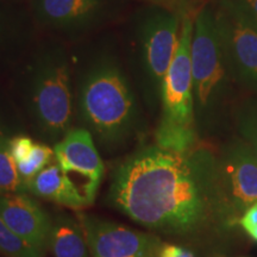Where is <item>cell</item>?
<instances>
[{"mask_svg": "<svg viewBox=\"0 0 257 257\" xmlns=\"http://www.w3.org/2000/svg\"><path fill=\"white\" fill-rule=\"evenodd\" d=\"M48 248L54 257H89L91 253L81 224L67 217L53 221Z\"/></svg>", "mask_w": 257, "mask_h": 257, "instance_id": "14", "label": "cell"}, {"mask_svg": "<svg viewBox=\"0 0 257 257\" xmlns=\"http://www.w3.org/2000/svg\"><path fill=\"white\" fill-rule=\"evenodd\" d=\"M53 157H55L54 149H51L47 144L35 143L30 156L24 162L18 163V173L23 180L24 185L27 186V189L29 182L37 174H40L44 168L51 165L50 162L53 161Z\"/></svg>", "mask_w": 257, "mask_h": 257, "instance_id": "16", "label": "cell"}, {"mask_svg": "<svg viewBox=\"0 0 257 257\" xmlns=\"http://www.w3.org/2000/svg\"><path fill=\"white\" fill-rule=\"evenodd\" d=\"M157 257H195L191 250L174 244H162Z\"/></svg>", "mask_w": 257, "mask_h": 257, "instance_id": "20", "label": "cell"}, {"mask_svg": "<svg viewBox=\"0 0 257 257\" xmlns=\"http://www.w3.org/2000/svg\"><path fill=\"white\" fill-rule=\"evenodd\" d=\"M28 191L18 173L17 165L10 153L9 140L0 134V194H14Z\"/></svg>", "mask_w": 257, "mask_h": 257, "instance_id": "15", "label": "cell"}, {"mask_svg": "<svg viewBox=\"0 0 257 257\" xmlns=\"http://www.w3.org/2000/svg\"><path fill=\"white\" fill-rule=\"evenodd\" d=\"M0 134H2V133H0Z\"/></svg>", "mask_w": 257, "mask_h": 257, "instance_id": "24", "label": "cell"}, {"mask_svg": "<svg viewBox=\"0 0 257 257\" xmlns=\"http://www.w3.org/2000/svg\"><path fill=\"white\" fill-rule=\"evenodd\" d=\"M179 18L166 11L150 12L140 27V53L144 74L161 93L179 43Z\"/></svg>", "mask_w": 257, "mask_h": 257, "instance_id": "9", "label": "cell"}, {"mask_svg": "<svg viewBox=\"0 0 257 257\" xmlns=\"http://www.w3.org/2000/svg\"><path fill=\"white\" fill-rule=\"evenodd\" d=\"M80 108L89 126L104 140H120L130 131L136 101L119 66L102 60L86 72L80 86Z\"/></svg>", "mask_w": 257, "mask_h": 257, "instance_id": "3", "label": "cell"}, {"mask_svg": "<svg viewBox=\"0 0 257 257\" xmlns=\"http://www.w3.org/2000/svg\"><path fill=\"white\" fill-rule=\"evenodd\" d=\"M218 206L237 218L257 202V159L246 143L237 142L224 154L218 167Z\"/></svg>", "mask_w": 257, "mask_h": 257, "instance_id": "7", "label": "cell"}, {"mask_svg": "<svg viewBox=\"0 0 257 257\" xmlns=\"http://www.w3.org/2000/svg\"><path fill=\"white\" fill-rule=\"evenodd\" d=\"M251 23L257 28V0H237Z\"/></svg>", "mask_w": 257, "mask_h": 257, "instance_id": "22", "label": "cell"}, {"mask_svg": "<svg viewBox=\"0 0 257 257\" xmlns=\"http://www.w3.org/2000/svg\"><path fill=\"white\" fill-rule=\"evenodd\" d=\"M28 191L38 198L70 208L88 206V201L57 163L49 165L28 184Z\"/></svg>", "mask_w": 257, "mask_h": 257, "instance_id": "12", "label": "cell"}, {"mask_svg": "<svg viewBox=\"0 0 257 257\" xmlns=\"http://www.w3.org/2000/svg\"><path fill=\"white\" fill-rule=\"evenodd\" d=\"M54 153L57 165L91 205L105 173L92 135L82 127L70 128L54 147Z\"/></svg>", "mask_w": 257, "mask_h": 257, "instance_id": "8", "label": "cell"}, {"mask_svg": "<svg viewBox=\"0 0 257 257\" xmlns=\"http://www.w3.org/2000/svg\"><path fill=\"white\" fill-rule=\"evenodd\" d=\"M191 62L194 105L206 108L221 94L230 76L218 36L216 15L210 8L202 9L195 19Z\"/></svg>", "mask_w": 257, "mask_h": 257, "instance_id": "6", "label": "cell"}, {"mask_svg": "<svg viewBox=\"0 0 257 257\" xmlns=\"http://www.w3.org/2000/svg\"><path fill=\"white\" fill-rule=\"evenodd\" d=\"M240 133L257 159V101L244 108L239 118Z\"/></svg>", "mask_w": 257, "mask_h": 257, "instance_id": "18", "label": "cell"}, {"mask_svg": "<svg viewBox=\"0 0 257 257\" xmlns=\"http://www.w3.org/2000/svg\"><path fill=\"white\" fill-rule=\"evenodd\" d=\"M0 253L6 257H43L44 252L30 244H28L21 237L6 225L0 217Z\"/></svg>", "mask_w": 257, "mask_h": 257, "instance_id": "17", "label": "cell"}, {"mask_svg": "<svg viewBox=\"0 0 257 257\" xmlns=\"http://www.w3.org/2000/svg\"><path fill=\"white\" fill-rule=\"evenodd\" d=\"M240 226L248 232L253 227H257V202L251 205L248 210L243 213V216L239 219Z\"/></svg>", "mask_w": 257, "mask_h": 257, "instance_id": "21", "label": "cell"}, {"mask_svg": "<svg viewBox=\"0 0 257 257\" xmlns=\"http://www.w3.org/2000/svg\"><path fill=\"white\" fill-rule=\"evenodd\" d=\"M92 257H157L162 243L152 234L123 225L80 216Z\"/></svg>", "mask_w": 257, "mask_h": 257, "instance_id": "10", "label": "cell"}, {"mask_svg": "<svg viewBox=\"0 0 257 257\" xmlns=\"http://www.w3.org/2000/svg\"><path fill=\"white\" fill-rule=\"evenodd\" d=\"M0 217L17 236L46 252L53 220L36 201L25 193L0 194Z\"/></svg>", "mask_w": 257, "mask_h": 257, "instance_id": "11", "label": "cell"}, {"mask_svg": "<svg viewBox=\"0 0 257 257\" xmlns=\"http://www.w3.org/2000/svg\"><path fill=\"white\" fill-rule=\"evenodd\" d=\"M100 4L101 0H38L37 11L51 25L76 27L91 21Z\"/></svg>", "mask_w": 257, "mask_h": 257, "instance_id": "13", "label": "cell"}, {"mask_svg": "<svg viewBox=\"0 0 257 257\" xmlns=\"http://www.w3.org/2000/svg\"><path fill=\"white\" fill-rule=\"evenodd\" d=\"M112 200L143 226L187 232L206 214L200 174L187 153L146 148L130 157L115 175Z\"/></svg>", "mask_w": 257, "mask_h": 257, "instance_id": "1", "label": "cell"}, {"mask_svg": "<svg viewBox=\"0 0 257 257\" xmlns=\"http://www.w3.org/2000/svg\"><path fill=\"white\" fill-rule=\"evenodd\" d=\"M31 102L44 134L66 136L73 114L70 70L63 56H49L37 67L32 82Z\"/></svg>", "mask_w": 257, "mask_h": 257, "instance_id": "4", "label": "cell"}, {"mask_svg": "<svg viewBox=\"0 0 257 257\" xmlns=\"http://www.w3.org/2000/svg\"><path fill=\"white\" fill-rule=\"evenodd\" d=\"M34 141L27 136H17L9 141L10 153L14 157L16 165L24 162L30 156L35 146Z\"/></svg>", "mask_w": 257, "mask_h": 257, "instance_id": "19", "label": "cell"}, {"mask_svg": "<svg viewBox=\"0 0 257 257\" xmlns=\"http://www.w3.org/2000/svg\"><path fill=\"white\" fill-rule=\"evenodd\" d=\"M214 15L227 73L257 93V28L237 0H221Z\"/></svg>", "mask_w": 257, "mask_h": 257, "instance_id": "5", "label": "cell"}, {"mask_svg": "<svg viewBox=\"0 0 257 257\" xmlns=\"http://www.w3.org/2000/svg\"><path fill=\"white\" fill-rule=\"evenodd\" d=\"M248 233L250 234V237H251L252 239H255L257 242V227H253V229L248 231Z\"/></svg>", "mask_w": 257, "mask_h": 257, "instance_id": "23", "label": "cell"}, {"mask_svg": "<svg viewBox=\"0 0 257 257\" xmlns=\"http://www.w3.org/2000/svg\"><path fill=\"white\" fill-rule=\"evenodd\" d=\"M193 28L192 18L186 16L175 55L161 87L162 119L156 131V146L178 153H188L197 141L191 62Z\"/></svg>", "mask_w": 257, "mask_h": 257, "instance_id": "2", "label": "cell"}]
</instances>
